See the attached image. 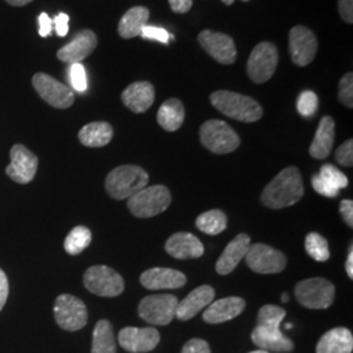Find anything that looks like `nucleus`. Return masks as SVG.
Returning a JSON list of instances; mask_svg holds the SVG:
<instances>
[{
	"label": "nucleus",
	"mask_w": 353,
	"mask_h": 353,
	"mask_svg": "<svg viewBox=\"0 0 353 353\" xmlns=\"http://www.w3.org/2000/svg\"><path fill=\"white\" fill-rule=\"evenodd\" d=\"M250 353H268L267 351H263V350H258V351H252Z\"/></svg>",
	"instance_id": "53"
},
{
	"label": "nucleus",
	"mask_w": 353,
	"mask_h": 353,
	"mask_svg": "<svg viewBox=\"0 0 353 353\" xmlns=\"http://www.w3.org/2000/svg\"><path fill=\"white\" fill-rule=\"evenodd\" d=\"M178 303L174 294H152L140 301L138 313L150 325L166 326L176 318Z\"/></svg>",
	"instance_id": "8"
},
{
	"label": "nucleus",
	"mask_w": 353,
	"mask_h": 353,
	"mask_svg": "<svg viewBox=\"0 0 353 353\" xmlns=\"http://www.w3.org/2000/svg\"><path fill=\"white\" fill-rule=\"evenodd\" d=\"M252 341L255 345L267 352H290L294 348L293 341L281 332L280 327L256 325V327L252 331Z\"/></svg>",
	"instance_id": "20"
},
{
	"label": "nucleus",
	"mask_w": 353,
	"mask_h": 353,
	"mask_svg": "<svg viewBox=\"0 0 353 353\" xmlns=\"http://www.w3.org/2000/svg\"><path fill=\"white\" fill-rule=\"evenodd\" d=\"M214 290L211 285H202L192 290L189 296L178 303L176 318L179 321H189L198 316L203 309L214 303Z\"/></svg>",
	"instance_id": "23"
},
{
	"label": "nucleus",
	"mask_w": 353,
	"mask_h": 353,
	"mask_svg": "<svg viewBox=\"0 0 353 353\" xmlns=\"http://www.w3.org/2000/svg\"><path fill=\"white\" fill-rule=\"evenodd\" d=\"M245 258L249 268L261 275L280 274L287 267L285 255L265 243L250 245Z\"/></svg>",
	"instance_id": "10"
},
{
	"label": "nucleus",
	"mask_w": 353,
	"mask_h": 353,
	"mask_svg": "<svg viewBox=\"0 0 353 353\" xmlns=\"http://www.w3.org/2000/svg\"><path fill=\"white\" fill-rule=\"evenodd\" d=\"M8 293H10L8 279H7V275L0 270V312L3 310L4 305L7 303Z\"/></svg>",
	"instance_id": "47"
},
{
	"label": "nucleus",
	"mask_w": 353,
	"mask_h": 353,
	"mask_svg": "<svg viewBox=\"0 0 353 353\" xmlns=\"http://www.w3.org/2000/svg\"><path fill=\"white\" fill-rule=\"evenodd\" d=\"M339 13L345 23L352 24L353 0H339Z\"/></svg>",
	"instance_id": "46"
},
{
	"label": "nucleus",
	"mask_w": 353,
	"mask_h": 353,
	"mask_svg": "<svg viewBox=\"0 0 353 353\" xmlns=\"http://www.w3.org/2000/svg\"><path fill=\"white\" fill-rule=\"evenodd\" d=\"M186 281L188 278L181 271L164 267L150 268L140 276L141 285L150 290H176L182 288Z\"/></svg>",
	"instance_id": "18"
},
{
	"label": "nucleus",
	"mask_w": 353,
	"mask_h": 353,
	"mask_svg": "<svg viewBox=\"0 0 353 353\" xmlns=\"http://www.w3.org/2000/svg\"><path fill=\"white\" fill-rule=\"evenodd\" d=\"M201 141L208 151L216 154H227L240 147V137L225 122L211 119L201 127Z\"/></svg>",
	"instance_id": "5"
},
{
	"label": "nucleus",
	"mask_w": 353,
	"mask_h": 353,
	"mask_svg": "<svg viewBox=\"0 0 353 353\" xmlns=\"http://www.w3.org/2000/svg\"><path fill=\"white\" fill-rule=\"evenodd\" d=\"M172 203V194L163 185H154L138 191L127 199V208L140 219H148L163 214Z\"/></svg>",
	"instance_id": "4"
},
{
	"label": "nucleus",
	"mask_w": 353,
	"mask_h": 353,
	"mask_svg": "<svg viewBox=\"0 0 353 353\" xmlns=\"http://www.w3.org/2000/svg\"><path fill=\"white\" fill-rule=\"evenodd\" d=\"M297 110L305 118H310L318 110V97L313 90H305L297 100Z\"/></svg>",
	"instance_id": "36"
},
{
	"label": "nucleus",
	"mask_w": 353,
	"mask_h": 353,
	"mask_svg": "<svg viewBox=\"0 0 353 353\" xmlns=\"http://www.w3.org/2000/svg\"><path fill=\"white\" fill-rule=\"evenodd\" d=\"M245 307H246V303L241 297L233 296V297L221 299L207 306V309L203 313V319L210 325L224 323L240 316L241 313L245 310Z\"/></svg>",
	"instance_id": "21"
},
{
	"label": "nucleus",
	"mask_w": 353,
	"mask_h": 353,
	"mask_svg": "<svg viewBox=\"0 0 353 353\" xmlns=\"http://www.w3.org/2000/svg\"><path fill=\"white\" fill-rule=\"evenodd\" d=\"M8 4H11L13 7H23V6H26V4H29V3H32L33 0H6Z\"/></svg>",
	"instance_id": "50"
},
{
	"label": "nucleus",
	"mask_w": 353,
	"mask_h": 353,
	"mask_svg": "<svg viewBox=\"0 0 353 353\" xmlns=\"http://www.w3.org/2000/svg\"><path fill=\"white\" fill-rule=\"evenodd\" d=\"M92 242V233L88 228L79 225L75 227L64 240V250L70 255H79L84 252Z\"/></svg>",
	"instance_id": "32"
},
{
	"label": "nucleus",
	"mask_w": 353,
	"mask_h": 353,
	"mask_svg": "<svg viewBox=\"0 0 353 353\" xmlns=\"http://www.w3.org/2000/svg\"><path fill=\"white\" fill-rule=\"evenodd\" d=\"M288 301H290L288 293H283V296H281V303H288Z\"/></svg>",
	"instance_id": "51"
},
{
	"label": "nucleus",
	"mask_w": 353,
	"mask_h": 353,
	"mask_svg": "<svg viewBox=\"0 0 353 353\" xmlns=\"http://www.w3.org/2000/svg\"><path fill=\"white\" fill-rule=\"evenodd\" d=\"M318 50L316 34L306 26H293L290 32V52L292 62L305 67L312 63Z\"/></svg>",
	"instance_id": "14"
},
{
	"label": "nucleus",
	"mask_w": 353,
	"mask_h": 353,
	"mask_svg": "<svg viewBox=\"0 0 353 353\" xmlns=\"http://www.w3.org/2000/svg\"><path fill=\"white\" fill-rule=\"evenodd\" d=\"M54 316L58 326L65 331H79L88 322V310L85 303L72 294L63 293L54 303Z\"/></svg>",
	"instance_id": "9"
},
{
	"label": "nucleus",
	"mask_w": 353,
	"mask_h": 353,
	"mask_svg": "<svg viewBox=\"0 0 353 353\" xmlns=\"http://www.w3.org/2000/svg\"><path fill=\"white\" fill-rule=\"evenodd\" d=\"M68 21H70V17L67 13H58L54 20H52V24L55 28V33L59 36V37H65L67 33H68Z\"/></svg>",
	"instance_id": "43"
},
{
	"label": "nucleus",
	"mask_w": 353,
	"mask_h": 353,
	"mask_svg": "<svg viewBox=\"0 0 353 353\" xmlns=\"http://www.w3.org/2000/svg\"><path fill=\"white\" fill-rule=\"evenodd\" d=\"M84 287L100 297H117L125 290V280L108 265H92L84 274Z\"/></svg>",
	"instance_id": "7"
},
{
	"label": "nucleus",
	"mask_w": 353,
	"mask_h": 353,
	"mask_svg": "<svg viewBox=\"0 0 353 353\" xmlns=\"http://www.w3.org/2000/svg\"><path fill=\"white\" fill-rule=\"evenodd\" d=\"M227 216L220 210H211L199 214L195 221L196 228L210 236H216L224 232L227 229Z\"/></svg>",
	"instance_id": "31"
},
{
	"label": "nucleus",
	"mask_w": 353,
	"mask_h": 353,
	"mask_svg": "<svg viewBox=\"0 0 353 353\" xmlns=\"http://www.w3.org/2000/svg\"><path fill=\"white\" fill-rule=\"evenodd\" d=\"M335 141V121L331 117H323L316 128V137L310 145L309 153L313 159H327Z\"/></svg>",
	"instance_id": "25"
},
{
	"label": "nucleus",
	"mask_w": 353,
	"mask_h": 353,
	"mask_svg": "<svg viewBox=\"0 0 353 353\" xmlns=\"http://www.w3.org/2000/svg\"><path fill=\"white\" fill-rule=\"evenodd\" d=\"M335 160L341 165L351 168L353 165V140L344 141L335 152Z\"/></svg>",
	"instance_id": "39"
},
{
	"label": "nucleus",
	"mask_w": 353,
	"mask_h": 353,
	"mask_svg": "<svg viewBox=\"0 0 353 353\" xmlns=\"http://www.w3.org/2000/svg\"><path fill=\"white\" fill-rule=\"evenodd\" d=\"M97 36L94 32L84 29L76 33L74 38L58 51L57 57L64 63H79L89 57L97 48Z\"/></svg>",
	"instance_id": "17"
},
{
	"label": "nucleus",
	"mask_w": 353,
	"mask_h": 353,
	"mask_svg": "<svg viewBox=\"0 0 353 353\" xmlns=\"http://www.w3.org/2000/svg\"><path fill=\"white\" fill-rule=\"evenodd\" d=\"M318 174L322 176L327 182L328 185L331 188H334V189L341 191V190L348 188V178L338 168H335L334 165H323Z\"/></svg>",
	"instance_id": "35"
},
{
	"label": "nucleus",
	"mask_w": 353,
	"mask_h": 353,
	"mask_svg": "<svg viewBox=\"0 0 353 353\" xmlns=\"http://www.w3.org/2000/svg\"><path fill=\"white\" fill-rule=\"evenodd\" d=\"M287 313L283 307L275 305H265L258 313V326L280 327Z\"/></svg>",
	"instance_id": "34"
},
{
	"label": "nucleus",
	"mask_w": 353,
	"mask_h": 353,
	"mask_svg": "<svg viewBox=\"0 0 353 353\" xmlns=\"http://www.w3.org/2000/svg\"><path fill=\"white\" fill-rule=\"evenodd\" d=\"M352 332L345 327L327 331L316 344V353H352Z\"/></svg>",
	"instance_id": "26"
},
{
	"label": "nucleus",
	"mask_w": 353,
	"mask_h": 353,
	"mask_svg": "<svg viewBox=\"0 0 353 353\" xmlns=\"http://www.w3.org/2000/svg\"><path fill=\"white\" fill-rule=\"evenodd\" d=\"M339 100L341 103L348 108H353V74L348 72L343 76L339 81Z\"/></svg>",
	"instance_id": "38"
},
{
	"label": "nucleus",
	"mask_w": 353,
	"mask_h": 353,
	"mask_svg": "<svg viewBox=\"0 0 353 353\" xmlns=\"http://www.w3.org/2000/svg\"><path fill=\"white\" fill-rule=\"evenodd\" d=\"M305 249L316 262H327L330 259L327 240L316 232H312L306 236Z\"/></svg>",
	"instance_id": "33"
},
{
	"label": "nucleus",
	"mask_w": 353,
	"mask_h": 353,
	"mask_svg": "<svg viewBox=\"0 0 353 353\" xmlns=\"http://www.w3.org/2000/svg\"><path fill=\"white\" fill-rule=\"evenodd\" d=\"M312 185H313V189H314L316 192L323 195V196H327V198H336L341 194L339 190L331 188L327 182L319 174L313 176V178H312Z\"/></svg>",
	"instance_id": "41"
},
{
	"label": "nucleus",
	"mask_w": 353,
	"mask_h": 353,
	"mask_svg": "<svg viewBox=\"0 0 353 353\" xmlns=\"http://www.w3.org/2000/svg\"><path fill=\"white\" fill-rule=\"evenodd\" d=\"M150 20V10L145 7H132L127 11L118 24V33L122 38L138 37Z\"/></svg>",
	"instance_id": "28"
},
{
	"label": "nucleus",
	"mask_w": 353,
	"mask_h": 353,
	"mask_svg": "<svg viewBox=\"0 0 353 353\" xmlns=\"http://www.w3.org/2000/svg\"><path fill=\"white\" fill-rule=\"evenodd\" d=\"M11 164L6 168V173L16 183L26 185L36 176L38 157L23 144H14L11 152Z\"/></svg>",
	"instance_id": "13"
},
{
	"label": "nucleus",
	"mask_w": 353,
	"mask_h": 353,
	"mask_svg": "<svg viewBox=\"0 0 353 353\" xmlns=\"http://www.w3.org/2000/svg\"><path fill=\"white\" fill-rule=\"evenodd\" d=\"M278 49L271 42H261L254 48L248 61V74L254 83L270 80L278 67Z\"/></svg>",
	"instance_id": "11"
},
{
	"label": "nucleus",
	"mask_w": 353,
	"mask_h": 353,
	"mask_svg": "<svg viewBox=\"0 0 353 353\" xmlns=\"http://www.w3.org/2000/svg\"><path fill=\"white\" fill-rule=\"evenodd\" d=\"M199 43L219 63L232 64L236 62L237 50L233 38L224 33L203 30L198 36Z\"/></svg>",
	"instance_id": "16"
},
{
	"label": "nucleus",
	"mask_w": 353,
	"mask_h": 353,
	"mask_svg": "<svg viewBox=\"0 0 353 353\" xmlns=\"http://www.w3.org/2000/svg\"><path fill=\"white\" fill-rule=\"evenodd\" d=\"M169 4L173 12L186 13L192 7V0H169Z\"/></svg>",
	"instance_id": "48"
},
{
	"label": "nucleus",
	"mask_w": 353,
	"mask_h": 353,
	"mask_svg": "<svg viewBox=\"0 0 353 353\" xmlns=\"http://www.w3.org/2000/svg\"><path fill=\"white\" fill-rule=\"evenodd\" d=\"M224 4H227V6H230V4H233L234 3V0H221Z\"/></svg>",
	"instance_id": "52"
},
{
	"label": "nucleus",
	"mask_w": 353,
	"mask_h": 353,
	"mask_svg": "<svg viewBox=\"0 0 353 353\" xmlns=\"http://www.w3.org/2000/svg\"><path fill=\"white\" fill-rule=\"evenodd\" d=\"M250 245H252V239L249 234H245V233H241L236 239L230 241L225 250L220 255L219 261L216 262L217 274L220 275L230 274L245 258Z\"/></svg>",
	"instance_id": "22"
},
{
	"label": "nucleus",
	"mask_w": 353,
	"mask_h": 353,
	"mask_svg": "<svg viewBox=\"0 0 353 353\" xmlns=\"http://www.w3.org/2000/svg\"><path fill=\"white\" fill-rule=\"evenodd\" d=\"M38 26H39V36L41 37H49L52 32V20L48 13L42 12L38 17Z\"/></svg>",
	"instance_id": "44"
},
{
	"label": "nucleus",
	"mask_w": 353,
	"mask_h": 353,
	"mask_svg": "<svg viewBox=\"0 0 353 353\" xmlns=\"http://www.w3.org/2000/svg\"><path fill=\"white\" fill-rule=\"evenodd\" d=\"M294 294L303 307L327 309L335 300V287L326 279H306L296 285Z\"/></svg>",
	"instance_id": "6"
},
{
	"label": "nucleus",
	"mask_w": 353,
	"mask_h": 353,
	"mask_svg": "<svg viewBox=\"0 0 353 353\" xmlns=\"http://www.w3.org/2000/svg\"><path fill=\"white\" fill-rule=\"evenodd\" d=\"M70 80L72 84V88L75 89L79 93H84L88 88V81H87V72L84 65L80 63L71 64L70 67Z\"/></svg>",
	"instance_id": "37"
},
{
	"label": "nucleus",
	"mask_w": 353,
	"mask_h": 353,
	"mask_svg": "<svg viewBox=\"0 0 353 353\" xmlns=\"http://www.w3.org/2000/svg\"><path fill=\"white\" fill-rule=\"evenodd\" d=\"M211 103L220 113L240 122L252 123L262 118V106L249 96H243L229 90H216L211 97Z\"/></svg>",
	"instance_id": "3"
},
{
	"label": "nucleus",
	"mask_w": 353,
	"mask_h": 353,
	"mask_svg": "<svg viewBox=\"0 0 353 353\" xmlns=\"http://www.w3.org/2000/svg\"><path fill=\"white\" fill-rule=\"evenodd\" d=\"M341 214L344 223L350 228L353 227V202L351 199H344L341 203Z\"/></svg>",
	"instance_id": "45"
},
{
	"label": "nucleus",
	"mask_w": 353,
	"mask_h": 353,
	"mask_svg": "<svg viewBox=\"0 0 353 353\" xmlns=\"http://www.w3.org/2000/svg\"><path fill=\"white\" fill-rule=\"evenodd\" d=\"M113 127L108 122H92L79 131V140L89 148H101L113 139Z\"/></svg>",
	"instance_id": "27"
},
{
	"label": "nucleus",
	"mask_w": 353,
	"mask_h": 353,
	"mask_svg": "<svg viewBox=\"0 0 353 353\" xmlns=\"http://www.w3.org/2000/svg\"><path fill=\"white\" fill-rule=\"evenodd\" d=\"M242 1H249V0H242Z\"/></svg>",
	"instance_id": "54"
},
{
	"label": "nucleus",
	"mask_w": 353,
	"mask_h": 353,
	"mask_svg": "<svg viewBox=\"0 0 353 353\" xmlns=\"http://www.w3.org/2000/svg\"><path fill=\"white\" fill-rule=\"evenodd\" d=\"M181 353H211L208 343L203 339H191L188 341Z\"/></svg>",
	"instance_id": "42"
},
{
	"label": "nucleus",
	"mask_w": 353,
	"mask_h": 353,
	"mask_svg": "<svg viewBox=\"0 0 353 353\" xmlns=\"http://www.w3.org/2000/svg\"><path fill=\"white\" fill-rule=\"evenodd\" d=\"M165 250L176 259H196L204 254V246L192 233L178 232L166 241Z\"/></svg>",
	"instance_id": "19"
},
{
	"label": "nucleus",
	"mask_w": 353,
	"mask_h": 353,
	"mask_svg": "<svg viewBox=\"0 0 353 353\" xmlns=\"http://www.w3.org/2000/svg\"><path fill=\"white\" fill-rule=\"evenodd\" d=\"M148 173L137 165H122L113 169L105 179V189L115 201H126L147 188Z\"/></svg>",
	"instance_id": "2"
},
{
	"label": "nucleus",
	"mask_w": 353,
	"mask_h": 353,
	"mask_svg": "<svg viewBox=\"0 0 353 353\" xmlns=\"http://www.w3.org/2000/svg\"><path fill=\"white\" fill-rule=\"evenodd\" d=\"M122 101L131 112L144 113L154 102V87L148 81L132 83L123 90Z\"/></svg>",
	"instance_id": "24"
},
{
	"label": "nucleus",
	"mask_w": 353,
	"mask_h": 353,
	"mask_svg": "<svg viewBox=\"0 0 353 353\" xmlns=\"http://www.w3.org/2000/svg\"><path fill=\"white\" fill-rule=\"evenodd\" d=\"M118 341L127 352H150L160 343V334L154 327H125L119 331Z\"/></svg>",
	"instance_id": "15"
},
{
	"label": "nucleus",
	"mask_w": 353,
	"mask_h": 353,
	"mask_svg": "<svg viewBox=\"0 0 353 353\" xmlns=\"http://www.w3.org/2000/svg\"><path fill=\"white\" fill-rule=\"evenodd\" d=\"M33 87L39 97L55 109H68L75 101L74 90L48 74L33 76Z\"/></svg>",
	"instance_id": "12"
},
{
	"label": "nucleus",
	"mask_w": 353,
	"mask_h": 353,
	"mask_svg": "<svg viewBox=\"0 0 353 353\" xmlns=\"http://www.w3.org/2000/svg\"><path fill=\"white\" fill-rule=\"evenodd\" d=\"M92 353H117L113 326L108 319L99 321L94 327Z\"/></svg>",
	"instance_id": "30"
},
{
	"label": "nucleus",
	"mask_w": 353,
	"mask_h": 353,
	"mask_svg": "<svg viewBox=\"0 0 353 353\" xmlns=\"http://www.w3.org/2000/svg\"><path fill=\"white\" fill-rule=\"evenodd\" d=\"M303 176L296 166L283 169L265 186L261 201L267 208L281 210L300 202L303 196Z\"/></svg>",
	"instance_id": "1"
},
{
	"label": "nucleus",
	"mask_w": 353,
	"mask_h": 353,
	"mask_svg": "<svg viewBox=\"0 0 353 353\" xmlns=\"http://www.w3.org/2000/svg\"><path fill=\"white\" fill-rule=\"evenodd\" d=\"M185 121V108L178 99H169L157 113V122L166 131H176Z\"/></svg>",
	"instance_id": "29"
},
{
	"label": "nucleus",
	"mask_w": 353,
	"mask_h": 353,
	"mask_svg": "<svg viewBox=\"0 0 353 353\" xmlns=\"http://www.w3.org/2000/svg\"><path fill=\"white\" fill-rule=\"evenodd\" d=\"M140 36L144 39H153V41H159V42H163V43H168L169 39L173 38V36H170L163 28L152 26H144Z\"/></svg>",
	"instance_id": "40"
},
{
	"label": "nucleus",
	"mask_w": 353,
	"mask_h": 353,
	"mask_svg": "<svg viewBox=\"0 0 353 353\" xmlns=\"http://www.w3.org/2000/svg\"><path fill=\"white\" fill-rule=\"evenodd\" d=\"M345 271L348 274L350 279H353V248L351 245L350 248V254H348V258H347V262H345Z\"/></svg>",
	"instance_id": "49"
}]
</instances>
